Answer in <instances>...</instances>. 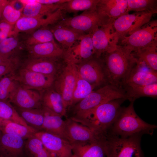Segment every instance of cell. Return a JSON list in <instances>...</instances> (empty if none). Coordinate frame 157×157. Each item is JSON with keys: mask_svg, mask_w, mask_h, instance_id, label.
Wrapping results in <instances>:
<instances>
[{"mask_svg": "<svg viewBox=\"0 0 157 157\" xmlns=\"http://www.w3.org/2000/svg\"><path fill=\"white\" fill-rule=\"evenodd\" d=\"M57 23L85 34H92L99 27L110 24L99 15L97 10L85 11L75 16L64 18Z\"/></svg>", "mask_w": 157, "mask_h": 157, "instance_id": "ba28073f", "label": "cell"}, {"mask_svg": "<svg viewBox=\"0 0 157 157\" xmlns=\"http://www.w3.org/2000/svg\"><path fill=\"white\" fill-rule=\"evenodd\" d=\"M50 28L54 38L66 50L72 46L82 35V33L58 23Z\"/></svg>", "mask_w": 157, "mask_h": 157, "instance_id": "cb8c5ba5", "label": "cell"}, {"mask_svg": "<svg viewBox=\"0 0 157 157\" xmlns=\"http://www.w3.org/2000/svg\"><path fill=\"white\" fill-rule=\"evenodd\" d=\"M157 10L145 11L125 14L115 20L113 26L120 38L127 36L151 21Z\"/></svg>", "mask_w": 157, "mask_h": 157, "instance_id": "52a82bcc", "label": "cell"}, {"mask_svg": "<svg viewBox=\"0 0 157 157\" xmlns=\"http://www.w3.org/2000/svg\"><path fill=\"white\" fill-rule=\"evenodd\" d=\"M16 76L21 86L41 92L50 88L55 81L54 76L43 74L23 67Z\"/></svg>", "mask_w": 157, "mask_h": 157, "instance_id": "5bb4252c", "label": "cell"}, {"mask_svg": "<svg viewBox=\"0 0 157 157\" xmlns=\"http://www.w3.org/2000/svg\"><path fill=\"white\" fill-rule=\"evenodd\" d=\"M94 57H95V51L91 34L81 36L72 46L65 50L63 56L66 64L74 65Z\"/></svg>", "mask_w": 157, "mask_h": 157, "instance_id": "30bf717a", "label": "cell"}, {"mask_svg": "<svg viewBox=\"0 0 157 157\" xmlns=\"http://www.w3.org/2000/svg\"><path fill=\"white\" fill-rule=\"evenodd\" d=\"M155 83H157V72L151 70L144 62L137 59L123 87L144 85Z\"/></svg>", "mask_w": 157, "mask_h": 157, "instance_id": "ac0fdd59", "label": "cell"}, {"mask_svg": "<svg viewBox=\"0 0 157 157\" xmlns=\"http://www.w3.org/2000/svg\"><path fill=\"white\" fill-rule=\"evenodd\" d=\"M105 140L91 143H71L72 157H106Z\"/></svg>", "mask_w": 157, "mask_h": 157, "instance_id": "7402d4cb", "label": "cell"}, {"mask_svg": "<svg viewBox=\"0 0 157 157\" xmlns=\"http://www.w3.org/2000/svg\"><path fill=\"white\" fill-rule=\"evenodd\" d=\"M1 131L0 130V135L1 134Z\"/></svg>", "mask_w": 157, "mask_h": 157, "instance_id": "f6af8a7d", "label": "cell"}, {"mask_svg": "<svg viewBox=\"0 0 157 157\" xmlns=\"http://www.w3.org/2000/svg\"><path fill=\"white\" fill-rule=\"evenodd\" d=\"M40 3L48 5L60 4L67 1L68 0H35Z\"/></svg>", "mask_w": 157, "mask_h": 157, "instance_id": "b9f144b4", "label": "cell"}, {"mask_svg": "<svg viewBox=\"0 0 157 157\" xmlns=\"http://www.w3.org/2000/svg\"><path fill=\"white\" fill-rule=\"evenodd\" d=\"M31 58L57 59L63 57L65 49L54 40L32 46H26Z\"/></svg>", "mask_w": 157, "mask_h": 157, "instance_id": "44dd1931", "label": "cell"}, {"mask_svg": "<svg viewBox=\"0 0 157 157\" xmlns=\"http://www.w3.org/2000/svg\"><path fill=\"white\" fill-rule=\"evenodd\" d=\"M44 120L42 130L67 140L65 132V121L62 117L42 106Z\"/></svg>", "mask_w": 157, "mask_h": 157, "instance_id": "603a6c76", "label": "cell"}, {"mask_svg": "<svg viewBox=\"0 0 157 157\" xmlns=\"http://www.w3.org/2000/svg\"><path fill=\"white\" fill-rule=\"evenodd\" d=\"M20 117L27 125L37 132L41 131L44 120L42 107L39 108L23 109L15 107Z\"/></svg>", "mask_w": 157, "mask_h": 157, "instance_id": "83f0119b", "label": "cell"}, {"mask_svg": "<svg viewBox=\"0 0 157 157\" xmlns=\"http://www.w3.org/2000/svg\"><path fill=\"white\" fill-rule=\"evenodd\" d=\"M24 152L27 157H52L40 140L34 135L26 140Z\"/></svg>", "mask_w": 157, "mask_h": 157, "instance_id": "1f68e13d", "label": "cell"}, {"mask_svg": "<svg viewBox=\"0 0 157 157\" xmlns=\"http://www.w3.org/2000/svg\"><path fill=\"white\" fill-rule=\"evenodd\" d=\"M78 74L94 88L101 85L107 84L102 61L94 57L76 65Z\"/></svg>", "mask_w": 157, "mask_h": 157, "instance_id": "9a60e30c", "label": "cell"}, {"mask_svg": "<svg viewBox=\"0 0 157 157\" xmlns=\"http://www.w3.org/2000/svg\"><path fill=\"white\" fill-rule=\"evenodd\" d=\"M19 44L17 35H13L0 42V60L4 61L15 57L14 55Z\"/></svg>", "mask_w": 157, "mask_h": 157, "instance_id": "836d02e7", "label": "cell"}, {"mask_svg": "<svg viewBox=\"0 0 157 157\" xmlns=\"http://www.w3.org/2000/svg\"><path fill=\"white\" fill-rule=\"evenodd\" d=\"M126 100L124 98L112 100L83 114L69 118L105 135L117 117L121 104Z\"/></svg>", "mask_w": 157, "mask_h": 157, "instance_id": "6da1fadb", "label": "cell"}, {"mask_svg": "<svg viewBox=\"0 0 157 157\" xmlns=\"http://www.w3.org/2000/svg\"><path fill=\"white\" fill-rule=\"evenodd\" d=\"M56 59L30 58L24 62L23 68L43 74L55 76L57 70Z\"/></svg>", "mask_w": 157, "mask_h": 157, "instance_id": "4316f807", "label": "cell"}, {"mask_svg": "<svg viewBox=\"0 0 157 157\" xmlns=\"http://www.w3.org/2000/svg\"><path fill=\"white\" fill-rule=\"evenodd\" d=\"M119 45L126 52L131 54L157 40V22L155 20L149 23L129 35L122 37Z\"/></svg>", "mask_w": 157, "mask_h": 157, "instance_id": "8992f818", "label": "cell"}, {"mask_svg": "<svg viewBox=\"0 0 157 157\" xmlns=\"http://www.w3.org/2000/svg\"><path fill=\"white\" fill-rule=\"evenodd\" d=\"M10 35L3 31L0 30V42L7 38Z\"/></svg>", "mask_w": 157, "mask_h": 157, "instance_id": "7bdbcfd3", "label": "cell"}, {"mask_svg": "<svg viewBox=\"0 0 157 157\" xmlns=\"http://www.w3.org/2000/svg\"><path fill=\"white\" fill-rule=\"evenodd\" d=\"M19 1L24 6L22 16L27 17L48 16L60 8L61 4H43L35 0Z\"/></svg>", "mask_w": 157, "mask_h": 157, "instance_id": "484cf974", "label": "cell"}, {"mask_svg": "<svg viewBox=\"0 0 157 157\" xmlns=\"http://www.w3.org/2000/svg\"><path fill=\"white\" fill-rule=\"evenodd\" d=\"M141 135L122 138L108 133L104 142L106 157H144L141 149Z\"/></svg>", "mask_w": 157, "mask_h": 157, "instance_id": "277c9868", "label": "cell"}, {"mask_svg": "<svg viewBox=\"0 0 157 157\" xmlns=\"http://www.w3.org/2000/svg\"><path fill=\"white\" fill-rule=\"evenodd\" d=\"M0 119L8 120L29 126L20 117L15 108L8 101L0 100Z\"/></svg>", "mask_w": 157, "mask_h": 157, "instance_id": "74e56055", "label": "cell"}, {"mask_svg": "<svg viewBox=\"0 0 157 157\" xmlns=\"http://www.w3.org/2000/svg\"><path fill=\"white\" fill-rule=\"evenodd\" d=\"M53 33L47 27L37 29L28 37L26 41V46L42 44L54 40Z\"/></svg>", "mask_w": 157, "mask_h": 157, "instance_id": "8d00e7d4", "label": "cell"}, {"mask_svg": "<svg viewBox=\"0 0 157 157\" xmlns=\"http://www.w3.org/2000/svg\"><path fill=\"white\" fill-rule=\"evenodd\" d=\"M67 140L70 143H91L104 141L105 135L77 122L69 118L65 120Z\"/></svg>", "mask_w": 157, "mask_h": 157, "instance_id": "8fae6325", "label": "cell"}, {"mask_svg": "<svg viewBox=\"0 0 157 157\" xmlns=\"http://www.w3.org/2000/svg\"><path fill=\"white\" fill-rule=\"evenodd\" d=\"M92 39L95 51V57L100 58L105 53L116 49L119 37L113 24L104 25L92 34Z\"/></svg>", "mask_w": 157, "mask_h": 157, "instance_id": "9c48e42d", "label": "cell"}, {"mask_svg": "<svg viewBox=\"0 0 157 157\" xmlns=\"http://www.w3.org/2000/svg\"><path fill=\"white\" fill-rule=\"evenodd\" d=\"M19 85L15 73L6 75L0 79V100L8 101L15 90Z\"/></svg>", "mask_w": 157, "mask_h": 157, "instance_id": "e575fe53", "label": "cell"}, {"mask_svg": "<svg viewBox=\"0 0 157 157\" xmlns=\"http://www.w3.org/2000/svg\"><path fill=\"white\" fill-rule=\"evenodd\" d=\"M63 11L59 9L46 16L27 17L22 16L14 27L13 35H17L20 32H29L40 28L53 25L63 19Z\"/></svg>", "mask_w": 157, "mask_h": 157, "instance_id": "7c38bea8", "label": "cell"}, {"mask_svg": "<svg viewBox=\"0 0 157 157\" xmlns=\"http://www.w3.org/2000/svg\"><path fill=\"white\" fill-rule=\"evenodd\" d=\"M97 11L108 24L128 13L127 0H99Z\"/></svg>", "mask_w": 157, "mask_h": 157, "instance_id": "d6986e66", "label": "cell"}, {"mask_svg": "<svg viewBox=\"0 0 157 157\" xmlns=\"http://www.w3.org/2000/svg\"><path fill=\"white\" fill-rule=\"evenodd\" d=\"M1 133L19 136L25 140L33 135L37 131L29 126H26L12 121L0 119Z\"/></svg>", "mask_w": 157, "mask_h": 157, "instance_id": "f546056e", "label": "cell"}, {"mask_svg": "<svg viewBox=\"0 0 157 157\" xmlns=\"http://www.w3.org/2000/svg\"><path fill=\"white\" fill-rule=\"evenodd\" d=\"M1 17V14H0V18Z\"/></svg>", "mask_w": 157, "mask_h": 157, "instance_id": "bcb514c9", "label": "cell"}, {"mask_svg": "<svg viewBox=\"0 0 157 157\" xmlns=\"http://www.w3.org/2000/svg\"><path fill=\"white\" fill-rule=\"evenodd\" d=\"M42 106L61 117L66 116L67 108L61 95L50 88L41 92Z\"/></svg>", "mask_w": 157, "mask_h": 157, "instance_id": "d4e9b609", "label": "cell"}, {"mask_svg": "<svg viewBox=\"0 0 157 157\" xmlns=\"http://www.w3.org/2000/svg\"><path fill=\"white\" fill-rule=\"evenodd\" d=\"M134 102H131L127 107H121L107 133L122 138L144 134L153 135L157 126L146 122L138 116L134 108Z\"/></svg>", "mask_w": 157, "mask_h": 157, "instance_id": "3957f363", "label": "cell"}, {"mask_svg": "<svg viewBox=\"0 0 157 157\" xmlns=\"http://www.w3.org/2000/svg\"><path fill=\"white\" fill-rule=\"evenodd\" d=\"M94 88L88 82L81 78L78 74L72 95L71 106L75 105L84 99L93 91Z\"/></svg>", "mask_w": 157, "mask_h": 157, "instance_id": "d590c367", "label": "cell"}, {"mask_svg": "<svg viewBox=\"0 0 157 157\" xmlns=\"http://www.w3.org/2000/svg\"><path fill=\"white\" fill-rule=\"evenodd\" d=\"M1 1V0H0V2Z\"/></svg>", "mask_w": 157, "mask_h": 157, "instance_id": "7dc6e473", "label": "cell"}, {"mask_svg": "<svg viewBox=\"0 0 157 157\" xmlns=\"http://www.w3.org/2000/svg\"><path fill=\"white\" fill-rule=\"evenodd\" d=\"M34 135L38 138L52 157H72V147L67 140L43 131Z\"/></svg>", "mask_w": 157, "mask_h": 157, "instance_id": "2e32d148", "label": "cell"}, {"mask_svg": "<svg viewBox=\"0 0 157 157\" xmlns=\"http://www.w3.org/2000/svg\"><path fill=\"white\" fill-rule=\"evenodd\" d=\"M128 9L139 12L157 10L156 0H127Z\"/></svg>", "mask_w": 157, "mask_h": 157, "instance_id": "f35d334b", "label": "cell"}, {"mask_svg": "<svg viewBox=\"0 0 157 157\" xmlns=\"http://www.w3.org/2000/svg\"><path fill=\"white\" fill-rule=\"evenodd\" d=\"M138 59L143 62L151 69L157 71V40L132 53Z\"/></svg>", "mask_w": 157, "mask_h": 157, "instance_id": "f1b7e54d", "label": "cell"}, {"mask_svg": "<svg viewBox=\"0 0 157 157\" xmlns=\"http://www.w3.org/2000/svg\"><path fill=\"white\" fill-rule=\"evenodd\" d=\"M122 98L126 100L123 88L107 84L97 90L93 91L84 99L74 105L73 115L69 117L83 114L112 100Z\"/></svg>", "mask_w": 157, "mask_h": 157, "instance_id": "5b68a950", "label": "cell"}, {"mask_svg": "<svg viewBox=\"0 0 157 157\" xmlns=\"http://www.w3.org/2000/svg\"><path fill=\"white\" fill-rule=\"evenodd\" d=\"M63 72L55 81V90L61 96L65 106H71L73 92L78 76L76 65L66 64Z\"/></svg>", "mask_w": 157, "mask_h": 157, "instance_id": "4fadbf2b", "label": "cell"}, {"mask_svg": "<svg viewBox=\"0 0 157 157\" xmlns=\"http://www.w3.org/2000/svg\"><path fill=\"white\" fill-rule=\"evenodd\" d=\"M0 157H1L0 156Z\"/></svg>", "mask_w": 157, "mask_h": 157, "instance_id": "c3c4849f", "label": "cell"}, {"mask_svg": "<svg viewBox=\"0 0 157 157\" xmlns=\"http://www.w3.org/2000/svg\"><path fill=\"white\" fill-rule=\"evenodd\" d=\"M99 0H68L60 5L63 12L75 13L81 11L96 10Z\"/></svg>", "mask_w": 157, "mask_h": 157, "instance_id": "d6a6232c", "label": "cell"}, {"mask_svg": "<svg viewBox=\"0 0 157 157\" xmlns=\"http://www.w3.org/2000/svg\"><path fill=\"white\" fill-rule=\"evenodd\" d=\"M101 60L107 83L122 88L137 59L125 51L118 44L115 50L105 53Z\"/></svg>", "mask_w": 157, "mask_h": 157, "instance_id": "7a4b0ae2", "label": "cell"}, {"mask_svg": "<svg viewBox=\"0 0 157 157\" xmlns=\"http://www.w3.org/2000/svg\"><path fill=\"white\" fill-rule=\"evenodd\" d=\"M15 1L6 5L3 10V15L6 22L13 26L22 16L23 9L17 10L14 6Z\"/></svg>", "mask_w": 157, "mask_h": 157, "instance_id": "ab89813d", "label": "cell"}, {"mask_svg": "<svg viewBox=\"0 0 157 157\" xmlns=\"http://www.w3.org/2000/svg\"><path fill=\"white\" fill-rule=\"evenodd\" d=\"M3 62H4V61H1L0 60V63H1Z\"/></svg>", "mask_w": 157, "mask_h": 157, "instance_id": "ee69618b", "label": "cell"}, {"mask_svg": "<svg viewBox=\"0 0 157 157\" xmlns=\"http://www.w3.org/2000/svg\"><path fill=\"white\" fill-rule=\"evenodd\" d=\"M124 89L126 100L134 102L139 98L146 97L156 98L157 96V83L144 85L125 86Z\"/></svg>", "mask_w": 157, "mask_h": 157, "instance_id": "4dcf8cb0", "label": "cell"}, {"mask_svg": "<svg viewBox=\"0 0 157 157\" xmlns=\"http://www.w3.org/2000/svg\"><path fill=\"white\" fill-rule=\"evenodd\" d=\"M26 140L17 135L1 133L0 135L1 157H24Z\"/></svg>", "mask_w": 157, "mask_h": 157, "instance_id": "ffe728a7", "label": "cell"}, {"mask_svg": "<svg viewBox=\"0 0 157 157\" xmlns=\"http://www.w3.org/2000/svg\"><path fill=\"white\" fill-rule=\"evenodd\" d=\"M8 101L20 108H40L42 107L41 92L25 88L19 84L11 94Z\"/></svg>", "mask_w": 157, "mask_h": 157, "instance_id": "e0dca14e", "label": "cell"}, {"mask_svg": "<svg viewBox=\"0 0 157 157\" xmlns=\"http://www.w3.org/2000/svg\"><path fill=\"white\" fill-rule=\"evenodd\" d=\"M19 64V59L16 56L0 63V79L6 75L14 73Z\"/></svg>", "mask_w": 157, "mask_h": 157, "instance_id": "60d3db41", "label": "cell"}]
</instances>
